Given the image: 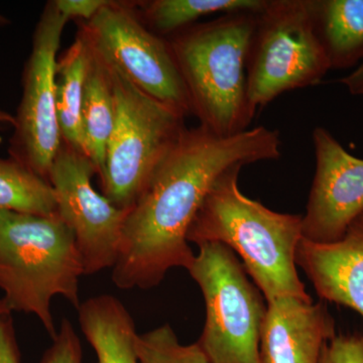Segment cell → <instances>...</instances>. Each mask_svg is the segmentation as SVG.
I'll list each match as a JSON object with an SVG mask.
<instances>
[{
  "label": "cell",
  "mask_w": 363,
  "mask_h": 363,
  "mask_svg": "<svg viewBox=\"0 0 363 363\" xmlns=\"http://www.w3.org/2000/svg\"><path fill=\"white\" fill-rule=\"evenodd\" d=\"M338 82L344 86L352 96L363 97V62L348 75L339 79Z\"/></svg>",
  "instance_id": "cell-25"
},
{
  "label": "cell",
  "mask_w": 363,
  "mask_h": 363,
  "mask_svg": "<svg viewBox=\"0 0 363 363\" xmlns=\"http://www.w3.org/2000/svg\"><path fill=\"white\" fill-rule=\"evenodd\" d=\"M40 363H83L80 338L68 318H63Z\"/></svg>",
  "instance_id": "cell-21"
},
{
  "label": "cell",
  "mask_w": 363,
  "mask_h": 363,
  "mask_svg": "<svg viewBox=\"0 0 363 363\" xmlns=\"http://www.w3.org/2000/svg\"><path fill=\"white\" fill-rule=\"evenodd\" d=\"M267 0H149L135 1L145 26L164 39L211 14L259 13Z\"/></svg>",
  "instance_id": "cell-18"
},
{
  "label": "cell",
  "mask_w": 363,
  "mask_h": 363,
  "mask_svg": "<svg viewBox=\"0 0 363 363\" xmlns=\"http://www.w3.org/2000/svg\"><path fill=\"white\" fill-rule=\"evenodd\" d=\"M84 274L74 234L58 214L0 209V290L9 311L37 317L52 339L58 331L52 298H65L78 309Z\"/></svg>",
  "instance_id": "cell-4"
},
{
  "label": "cell",
  "mask_w": 363,
  "mask_h": 363,
  "mask_svg": "<svg viewBox=\"0 0 363 363\" xmlns=\"http://www.w3.org/2000/svg\"><path fill=\"white\" fill-rule=\"evenodd\" d=\"M257 14H223L168 38L191 112L222 136L250 130L257 112L248 98L247 61Z\"/></svg>",
  "instance_id": "cell-3"
},
{
  "label": "cell",
  "mask_w": 363,
  "mask_h": 363,
  "mask_svg": "<svg viewBox=\"0 0 363 363\" xmlns=\"http://www.w3.org/2000/svg\"><path fill=\"white\" fill-rule=\"evenodd\" d=\"M320 363H363V331L336 334L325 345Z\"/></svg>",
  "instance_id": "cell-22"
},
{
  "label": "cell",
  "mask_w": 363,
  "mask_h": 363,
  "mask_svg": "<svg viewBox=\"0 0 363 363\" xmlns=\"http://www.w3.org/2000/svg\"><path fill=\"white\" fill-rule=\"evenodd\" d=\"M0 209L35 215L57 213L49 181L13 157H0Z\"/></svg>",
  "instance_id": "cell-19"
},
{
  "label": "cell",
  "mask_w": 363,
  "mask_h": 363,
  "mask_svg": "<svg viewBox=\"0 0 363 363\" xmlns=\"http://www.w3.org/2000/svg\"><path fill=\"white\" fill-rule=\"evenodd\" d=\"M78 33L105 65L155 99L192 114L168 40L145 26L135 1L107 0L92 20L80 23Z\"/></svg>",
  "instance_id": "cell-8"
},
{
  "label": "cell",
  "mask_w": 363,
  "mask_h": 363,
  "mask_svg": "<svg viewBox=\"0 0 363 363\" xmlns=\"http://www.w3.org/2000/svg\"><path fill=\"white\" fill-rule=\"evenodd\" d=\"M57 9L69 21L77 20L81 23L89 21L94 18L107 0H54Z\"/></svg>",
  "instance_id": "cell-24"
},
{
  "label": "cell",
  "mask_w": 363,
  "mask_h": 363,
  "mask_svg": "<svg viewBox=\"0 0 363 363\" xmlns=\"http://www.w3.org/2000/svg\"><path fill=\"white\" fill-rule=\"evenodd\" d=\"M188 272L205 301L197 343L210 363H264L260 339L267 303L238 255L221 243H204Z\"/></svg>",
  "instance_id": "cell-5"
},
{
  "label": "cell",
  "mask_w": 363,
  "mask_h": 363,
  "mask_svg": "<svg viewBox=\"0 0 363 363\" xmlns=\"http://www.w3.org/2000/svg\"><path fill=\"white\" fill-rule=\"evenodd\" d=\"M81 331L97 363H138L135 321L125 306L111 295L95 296L78 308Z\"/></svg>",
  "instance_id": "cell-14"
},
{
  "label": "cell",
  "mask_w": 363,
  "mask_h": 363,
  "mask_svg": "<svg viewBox=\"0 0 363 363\" xmlns=\"http://www.w3.org/2000/svg\"><path fill=\"white\" fill-rule=\"evenodd\" d=\"M296 264L320 301L350 308L363 318V212L340 240L317 243L302 238Z\"/></svg>",
  "instance_id": "cell-13"
},
{
  "label": "cell",
  "mask_w": 363,
  "mask_h": 363,
  "mask_svg": "<svg viewBox=\"0 0 363 363\" xmlns=\"http://www.w3.org/2000/svg\"><path fill=\"white\" fill-rule=\"evenodd\" d=\"M108 68L116 117L100 181L105 197L128 209L187 128V116Z\"/></svg>",
  "instance_id": "cell-7"
},
{
  "label": "cell",
  "mask_w": 363,
  "mask_h": 363,
  "mask_svg": "<svg viewBox=\"0 0 363 363\" xmlns=\"http://www.w3.org/2000/svg\"><path fill=\"white\" fill-rule=\"evenodd\" d=\"M91 59L89 47L78 33L57 63V112L62 140L83 155L82 108Z\"/></svg>",
  "instance_id": "cell-17"
},
{
  "label": "cell",
  "mask_w": 363,
  "mask_h": 363,
  "mask_svg": "<svg viewBox=\"0 0 363 363\" xmlns=\"http://www.w3.org/2000/svg\"><path fill=\"white\" fill-rule=\"evenodd\" d=\"M116 117V97L111 71L92 54L83 101V145L85 156L92 162L99 178L104 174Z\"/></svg>",
  "instance_id": "cell-16"
},
{
  "label": "cell",
  "mask_w": 363,
  "mask_h": 363,
  "mask_svg": "<svg viewBox=\"0 0 363 363\" xmlns=\"http://www.w3.org/2000/svg\"><path fill=\"white\" fill-rule=\"evenodd\" d=\"M240 164L215 181L188 231L189 243H221L240 259L266 298L311 300L301 281L296 253L303 238V215L272 211L238 186Z\"/></svg>",
  "instance_id": "cell-2"
},
{
  "label": "cell",
  "mask_w": 363,
  "mask_h": 363,
  "mask_svg": "<svg viewBox=\"0 0 363 363\" xmlns=\"http://www.w3.org/2000/svg\"><path fill=\"white\" fill-rule=\"evenodd\" d=\"M281 145L279 131L264 125L230 136L186 128L128 208L114 285L150 290L171 269L188 271L196 255L188 231L215 181L231 167L279 159Z\"/></svg>",
  "instance_id": "cell-1"
},
{
  "label": "cell",
  "mask_w": 363,
  "mask_h": 363,
  "mask_svg": "<svg viewBox=\"0 0 363 363\" xmlns=\"http://www.w3.org/2000/svg\"><path fill=\"white\" fill-rule=\"evenodd\" d=\"M326 303L285 297L267 302L260 339L264 363H320L325 345L336 335Z\"/></svg>",
  "instance_id": "cell-12"
},
{
  "label": "cell",
  "mask_w": 363,
  "mask_h": 363,
  "mask_svg": "<svg viewBox=\"0 0 363 363\" xmlns=\"http://www.w3.org/2000/svg\"><path fill=\"white\" fill-rule=\"evenodd\" d=\"M0 363H20L11 312L0 298Z\"/></svg>",
  "instance_id": "cell-23"
},
{
  "label": "cell",
  "mask_w": 363,
  "mask_h": 363,
  "mask_svg": "<svg viewBox=\"0 0 363 363\" xmlns=\"http://www.w3.org/2000/svg\"><path fill=\"white\" fill-rule=\"evenodd\" d=\"M315 173L303 215V238L340 240L363 212V159L350 154L323 126L312 133Z\"/></svg>",
  "instance_id": "cell-11"
},
{
  "label": "cell",
  "mask_w": 363,
  "mask_h": 363,
  "mask_svg": "<svg viewBox=\"0 0 363 363\" xmlns=\"http://www.w3.org/2000/svg\"><path fill=\"white\" fill-rule=\"evenodd\" d=\"M94 174L85 155L62 142L48 178L56 196L57 214L74 234L85 274L114 267L128 210L93 188Z\"/></svg>",
  "instance_id": "cell-10"
},
{
  "label": "cell",
  "mask_w": 363,
  "mask_h": 363,
  "mask_svg": "<svg viewBox=\"0 0 363 363\" xmlns=\"http://www.w3.org/2000/svg\"><path fill=\"white\" fill-rule=\"evenodd\" d=\"M135 352L138 363H210L199 344L181 343L169 324L138 334Z\"/></svg>",
  "instance_id": "cell-20"
},
{
  "label": "cell",
  "mask_w": 363,
  "mask_h": 363,
  "mask_svg": "<svg viewBox=\"0 0 363 363\" xmlns=\"http://www.w3.org/2000/svg\"><path fill=\"white\" fill-rule=\"evenodd\" d=\"M318 37L331 70L363 62V0H314Z\"/></svg>",
  "instance_id": "cell-15"
},
{
  "label": "cell",
  "mask_w": 363,
  "mask_h": 363,
  "mask_svg": "<svg viewBox=\"0 0 363 363\" xmlns=\"http://www.w3.org/2000/svg\"><path fill=\"white\" fill-rule=\"evenodd\" d=\"M330 70L315 26L314 0H267L257 14L248 55L253 111L288 91L319 85Z\"/></svg>",
  "instance_id": "cell-6"
},
{
  "label": "cell",
  "mask_w": 363,
  "mask_h": 363,
  "mask_svg": "<svg viewBox=\"0 0 363 363\" xmlns=\"http://www.w3.org/2000/svg\"><path fill=\"white\" fill-rule=\"evenodd\" d=\"M68 21L55 1L45 4L23 69V96L9 140V157L47 181L63 142L57 112V54Z\"/></svg>",
  "instance_id": "cell-9"
},
{
  "label": "cell",
  "mask_w": 363,
  "mask_h": 363,
  "mask_svg": "<svg viewBox=\"0 0 363 363\" xmlns=\"http://www.w3.org/2000/svg\"><path fill=\"white\" fill-rule=\"evenodd\" d=\"M9 23H11V21H9L6 16H2V14L0 13V26H6L9 25Z\"/></svg>",
  "instance_id": "cell-27"
},
{
  "label": "cell",
  "mask_w": 363,
  "mask_h": 363,
  "mask_svg": "<svg viewBox=\"0 0 363 363\" xmlns=\"http://www.w3.org/2000/svg\"><path fill=\"white\" fill-rule=\"evenodd\" d=\"M14 123H16L14 116L0 107V130H7V128H13Z\"/></svg>",
  "instance_id": "cell-26"
}]
</instances>
